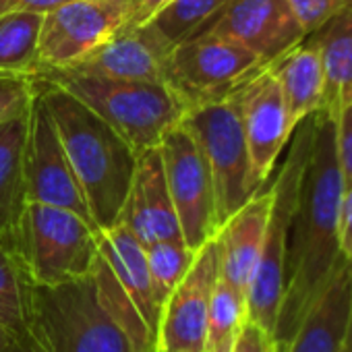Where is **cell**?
Instances as JSON below:
<instances>
[{
	"label": "cell",
	"mask_w": 352,
	"mask_h": 352,
	"mask_svg": "<svg viewBox=\"0 0 352 352\" xmlns=\"http://www.w3.org/2000/svg\"><path fill=\"white\" fill-rule=\"evenodd\" d=\"M230 352H278V344H276L274 336L263 331L253 321L245 319V323L241 325V329L232 342Z\"/></svg>",
	"instance_id": "31"
},
{
	"label": "cell",
	"mask_w": 352,
	"mask_h": 352,
	"mask_svg": "<svg viewBox=\"0 0 352 352\" xmlns=\"http://www.w3.org/2000/svg\"><path fill=\"white\" fill-rule=\"evenodd\" d=\"M183 122L197 139L216 191V212L220 226L241 210L261 187L253 179L251 155L241 122L239 104L232 94L193 106Z\"/></svg>",
	"instance_id": "8"
},
{
	"label": "cell",
	"mask_w": 352,
	"mask_h": 352,
	"mask_svg": "<svg viewBox=\"0 0 352 352\" xmlns=\"http://www.w3.org/2000/svg\"><path fill=\"white\" fill-rule=\"evenodd\" d=\"M307 38L315 44L325 73L321 112L333 116L352 85V7L331 17Z\"/></svg>",
	"instance_id": "21"
},
{
	"label": "cell",
	"mask_w": 352,
	"mask_h": 352,
	"mask_svg": "<svg viewBox=\"0 0 352 352\" xmlns=\"http://www.w3.org/2000/svg\"><path fill=\"white\" fill-rule=\"evenodd\" d=\"M71 0H0V13L9 11H36V13H48Z\"/></svg>",
	"instance_id": "34"
},
{
	"label": "cell",
	"mask_w": 352,
	"mask_h": 352,
	"mask_svg": "<svg viewBox=\"0 0 352 352\" xmlns=\"http://www.w3.org/2000/svg\"><path fill=\"white\" fill-rule=\"evenodd\" d=\"M226 3L228 0H170L147 25L172 50L204 32Z\"/></svg>",
	"instance_id": "25"
},
{
	"label": "cell",
	"mask_w": 352,
	"mask_h": 352,
	"mask_svg": "<svg viewBox=\"0 0 352 352\" xmlns=\"http://www.w3.org/2000/svg\"><path fill=\"white\" fill-rule=\"evenodd\" d=\"M284 96L288 120L296 129L305 118L321 112L325 98V73L315 44L305 38L278 60L270 63Z\"/></svg>",
	"instance_id": "20"
},
{
	"label": "cell",
	"mask_w": 352,
	"mask_h": 352,
	"mask_svg": "<svg viewBox=\"0 0 352 352\" xmlns=\"http://www.w3.org/2000/svg\"><path fill=\"white\" fill-rule=\"evenodd\" d=\"M32 333L40 352H131L91 274L52 288L34 286Z\"/></svg>",
	"instance_id": "7"
},
{
	"label": "cell",
	"mask_w": 352,
	"mask_h": 352,
	"mask_svg": "<svg viewBox=\"0 0 352 352\" xmlns=\"http://www.w3.org/2000/svg\"><path fill=\"white\" fill-rule=\"evenodd\" d=\"M23 189H25V201L71 210L98 230L91 212L87 208L85 195L73 172V166L69 162V155L65 151V145L60 141L54 118L40 89V83L28 116V139H25V153H23Z\"/></svg>",
	"instance_id": "11"
},
{
	"label": "cell",
	"mask_w": 352,
	"mask_h": 352,
	"mask_svg": "<svg viewBox=\"0 0 352 352\" xmlns=\"http://www.w3.org/2000/svg\"><path fill=\"white\" fill-rule=\"evenodd\" d=\"M13 340H17L15 336H11L3 325H0V352H7L9 346L13 344Z\"/></svg>",
	"instance_id": "37"
},
{
	"label": "cell",
	"mask_w": 352,
	"mask_h": 352,
	"mask_svg": "<svg viewBox=\"0 0 352 352\" xmlns=\"http://www.w3.org/2000/svg\"><path fill=\"white\" fill-rule=\"evenodd\" d=\"M333 120V147L338 170L342 176L344 189L352 187V102L340 106V110L331 116Z\"/></svg>",
	"instance_id": "30"
},
{
	"label": "cell",
	"mask_w": 352,
	"mask_h": 352,
	"mask_svg": "<svg viewBox=\"0 0 352 352\" xmlns=\"http://www.w3.org/2000/svg\"><path fill=\"white\" fill-rule=\"evenodd\" d=\"M28 280L52 288L91 274L98 257V230L71 210L25 201L5 234Z\"/></svg>",
	"instance_id": "4"
},
{
	"label": "cell",
	"mask_w": 352,
	"mask_h": 352,
	"mask_svg": "<svg viewBox=\"0 0 352 352\" xmlns=\"http://www.w3.org/2000/svg\"><path fill=\"white\" fill-rule=\"evenodd\" d=\"M344 185L333 147V120L313 114V141L288 232L286 284L274 340L286 346L300 319L344 261L338 218Z\"/></svg>",
	"instance_id": "1"
},
{
	"label": "cell",
	"mask_w": 352,
	"mask_h": 352,
	"mask_svg": "<svg viewBox=\"0 0 352 352\" xmlns=\"http://www.w3.org/2000/svg\"><path fill=\"white\" fill-rule=\"evenodd\" d=\"M232 342H234V340H228V342H222V344H218V346L206 348V352H230V348H232Z\"/></svg>",
	"instance_id": "38"
},
{
	"label": "cell",
	"mask_w": 352,
	"mask_h": 352,
	"mask_svg": "<svg viewBox=\"0 0 352 352\" xmlns=\"http://www.w3.org/2000/svg\"><path fill=\"white\" fill-rule=\"evenodd\" d=\"M348 102H352V85H350V89L346 91V98H344V104H348ZM342 104V106H344Z\"/></svg>",
	"instance_id": "39"
},
{
	"label": "cell",
	"mask_w": 352,
	"mask_h": 352,
	"mask_svg": "<svg viewBox=\"0 0 352 352\" xmlns=\"http://www.w3.org/2000/svg\"><path fill=\"white\" fill-rule=\"evenodd\" d=\"M38 94L34 75H3L0 73V124L30 114Z\"/></svg>",
	"instance_id": "28"
},
{
	"label": "cell",
	"mask_w": 352,
	"mask_h": 352,
	"mask_svg": "<svg viewBox=\"0 0 352 352\" xmlns=\"http://www.w3.org/2000/svg\"><path fill=\"white\" fill-rule=\"evenodd\" d=\"M272 212V187H261L241 210H236L218 230L220 276L247 296V288L257 265Z\"/></svg>",
	"instance_id": "18"
},
{
	"label": "cell",
	"mask_w": 352,
	"mask_h": 352,
	"mask_svg": "<svg viewBox=\"0 0 352 352\" xmlns=\"http://www.w3.org/2000/svg\"><path fill=\"white\" fill-rule=\"evenodd\" d=\"M7 352H40V346H38L34 333H28V336H23V338L13 340V344L9 346Z\"/></svg>",
	"instance_id": "35"
},
{
	"label": "cell",
	"mask_w": 352,
	"mask_h": 352,
	"mask_svg": "<svg viewBox=\"0 0 352 352\" xmlns=\"http://www.w3.org/2000/svg\"><path fill=\"white\" fill-rule=\"evenodd\" d=\"M44 13L9 11L0 13V73H40V32Z\"/></svg>",
	"instance_id": "23"
},
{
	"label": "cell",
	"mask_w": 352,
	"mask_h": 352,
	"mask_svg": "<svg viewBox=\"0 0 352 352\" xmlns=\"http://www.w3.org/2000/svg\"><path fill=\"white\" fill-rule=\"evenodd\" d=\"M261 67L265 63L243 44L201 32L170 50L166 83L193 108L232 94Z\"/></svg>",
	"instance_id": "9"
},
{
	"label": "cell",
	"mask_w": 352,
	"mask_h": 352,
	"mask_svg": "<svg viewBox=\"0 0 352 352\" xmlns=\"http://www.w3.org/2000/svg\"><path fill=\"white\" fill-rule=\"evenodd\" d=\"M42 81L54 83L106 120L133 149L143 153L157 147L164 135L187 114L185 100L166 81H114L71 71H40Z\"/></svg>",
	"instance_id": "3"
},
{
	"label": "cell",
	"mask_w": 352,
	"mask_h": 352,
	"mask_svg": "<svg viewBox=\"0 0 352 352\" xmlns=\"http://www.w3.org/2000/svg\"><path fill=\"white\" fill-rule=\"evenodd\" d=\"M352 300V261L344 259L280 352H342Z\"/></svg>",
	"instance_id": "19"
},
{
	"label": "cell",
	"mask_w": 352,
	"mask_h": 352,
	"mask_svg": "<svg viewBox=\"0 0 352 352\" xmlns=\"http://www.w3.org/2000/svg\"><path fill=\"white\" fill-rule=\"evenodd\" d=\"M118 222H122L143 247L160 241L183 239L168 191L160 145L137 155L135 176Z\"/></svg>",
	"instance_id": "16"
},
{
	"label": "cell",
	"mask_w": 352,
	"mask_h": 352,
	"mask_svg": "<svg viewBox=\"0 0 352 352\" xmlns=\"http://www.w3.org/2000/svg\"><path fill=\"white\" fill-rule=\"evenodd\" d=\"M195 249H191L183 239H174V241H160L153 245L145 247V259L151 276V286L155 292V298L160 307H164L166 298L172 294L191 267L195 259Z\"/></svg>",
	"instance_id": "26"
},
{
	"label": "cell",
	"mask_w": 352,
	"mask_h": 352,
	"mask_svg": "<svg viewBox=\"0 0 352 352\" xmlns=\"http://www.w3.org/2000/svg\"><path fill=\"white\" fill-rule=\"evenodd\" d=\"M204 32L243 44L265 65L307 38L286 0H228Z\"/></svg>",
	"instance_id": "15"
},
{
	"label": "cell",
	"mask_w": 352,
	"mask_h": 352,
	"mask_svg": "<svg viewBox=\"0 0 352 352\" xmlns=\"http://www.w3.org/2000/svg\"><path fill=\"white\" fill-rule=\"evenodd\" d=\"M170 48L149 25H126L77 65L60 71L114 81H166Z\"/></svg>",
	"instance_id": "17"
},
{
	"label": "cell",
	"mask_w": 352,
	"mask_h": 352,
	"mask_svg": "<svg viewBox=\"0 0 352 352\" xmlns=\"http://www.w3.org/2000/svg\"><path fill=\"white\" fill-rule=\"evenodd\" d=\"M338 236H340V251H342L344 259L352 261V187L344 189V193H342Z\"/></svg>",
	"instance_id": "32"
},
{
	"label": "cell",
	"mask_w": 352,
	"mask_h": 352,
	"mask_svg": "<svg viewBox=\"0 0 352 352\" xmlns=\"http://www.w3.org/2000/svg\"><path fill=\"white\" fill-rule=\"evenodd\" d=\"M305 36L317 32L331 17L352 7V0H286Z\"/></svg>",
	"instance_id": "29"
},
{
	"label": "cell",
	"mask_w": 352,
	"mask_h": 352,
	"mask_svg": "<svg viewBox=\"0 0 352 352\" xmlns=\"http://www.w3.org/2000/svg\"><path fill=\"white\" fill-rule=\"evenodd\" d=\"M98 230L118 222L135 168V149L63 87L38 79Z\"/></svg>",
	"instance_id": "2"
},
{
	"label": "cell",
	"mask_w": 352,
	"mask_h": 352,
	"mask_svg": "<svg viewBox=\"0 0 352 352\" xmlns=\"http://www.w3.org/2000/svg\"><path fill=\"white\" fill-rule=\"evenodd\" d=\"M245 319H247V296L230 282H226L222 276H218L210 300V311H208L206 348L234 340Z\"/></svg>",
	"instance_id": "27"
},
{
	"label": "cell",
	"mask_w": 352,
	"mask_h": 352,
	"mask_svg": "<svg viewBox=\"0 0 352 352\" xmlns=\"http://www.w3.org/2000/svg\"><path fill=\"white\" fill-rule=\"evenodd\" d=\"M91 278L131 352H155L162 307L151 286L145 247L122 222L98 230V257Z\"/></svg>",
	"instance_id": "5"
},
{
	"label": "cell",
	"mask_w": 352,
	"mask_h": 352,
	"mask_svg": "<svg viewBox=\"0 0 352 352\" xmlns=\"http://www.w3.org/2000/svg\"><path fill=\"white\" fill-rule=\"evenodd\" d=\"M131 19V0H71L44 13L40 32V71L77 65L116 36Z\"/></svg>",
	"instance_id": "12"
},
{
	"label": "cell",
	"mask_w": 352,
	"mask_h": 352,
	"mask_svg": "<svg viewBox=\"0 0 352 352\" xmlns=\"http://www.w3.org/2000/svg\"><path fill=\"white\" fill-rule=\"evenodd\" d=\"M170 0H131V19L129 25H147Z\"/></svg>",
	"instance_id": "33"
},
{
	"label": "cell",
	"mask_w": 352,
	"mask_h": 352,
	"mask_svg": "<svg viewBox=\"0 0 352 352\" xmlns=\"http://www.w3.org/2000/svg\"><path fill=\"white\" fill-rule=\"evenodd\" d=\"M342 352H352V300H350V315H348V327H346V338H344Z\"/></svg>",
	"instance_id": "36"
},
{
	"label": "cell",
	"mask_w": 352,
	"mask_h": 352,
	"mask_svg": "<svg viewBox=\"0 0 352 352\" xmlns=\"http://www.w3.org/2000/svg\"><path fill=\"white\" fill-rule=\"evenodd\" d=\"M251 155L253 179L259 187H265L274 174L280 153L290 143L294 133L282 89L270 65L255 71L232 91Z\"/></svg>",
	"instance_id": "13"
},
{
	"label": "cell",
	"mask_w": 352,
	"mask_h": 352,
	"mask_svg": "<svg viewBox=\"0 0 352 352\" xmlns=\"http://www.w3.org/2000/svg\"><path fill=\"white\" fill-rule=\"evenodd\" d=\"M28 116L0 124V236L13 228L25 206L23 153Z\"/></svg>",
	"instance_id": "22"
},
{
	"label": "cell",
	"mask_w": 352,
	"mask_h": 352,
	"mask_svg": "<svg viewBox=\"0 0 352 352\" xmlns=\"http://www.w3.org/2000/svg\"><path fill=\"white\" fill-rule=\"evenodd\" d=\"M32 302L34 284L5 236H0V325L15 338L32 333Z\"/></svg>",
	"instance_id": "24"
},
{
	"label": "cell",
	"mask_w": 352,
	"mask_h": 352,
	"mask_svg": "<svg viewBox=\"0 0 352 352\" xmlns=\"http://www.w3.org/2000/svg\"><path fill=\"white\" fill-rule=\"evenodd\" d=\"M292 143L280 166L272 187V212L265 230V241L253 270L247 288V319L259 325L270 336L276 333L280 305L286 284V249L288 232L307 168L311 141H313V116L305 118L292 133Z\"/></svg>",
	"instance_id": "6"
},
{
	"label": "cell",
	"mask_w": 352,
	"mask_h": 352,
	"mask_svg": "<svg viewBox=\"0 0 352 352\" xmlns=\"http://www.w3.org/2000/svg\"><path fill=\"white\" fill-rule=\"evenodd\" d=\"M160 155L183 239L197 251L220 230L208 160L183 120L164 135Z\"/></svg>",
	"instance_id": "10"
},
{
	"label": "cell",
	"mask_w": 352,
	"mask_h": 352,
	"mask_svg": "<svg viewBox=\"0 0 352 352\" xmlns=\"http://www.w3.org/2000/svg\"><path fill=\"white\" fill-rule=\"evenodd\" d=\"M155 352H187V350H170V348H155Z\"/></svg>",
	"instance_id": "40"
},
{
	"label": "cell",
	"mask_w": 352,
	"mask_h": 352,
	"mask_svg": "<svg viewBox=\"0 0 352 352\" xmlns=\"http://www.w3.org/2000/svg\"><path fill=\"white\" fill-rule=\"evenodd\" d=\"M218 276L220 251L214 236L197 249L191 267L166 298L160 315L155 348L206 352L208 311Z\"/></svg>",
	"instance_id": "14"
}]
</instances>
